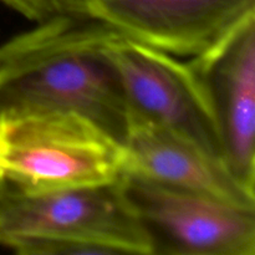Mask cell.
<instances>
[{"mask_svg":"<svg viewBox=\"0 0 255 255\" xmlns=\"http://www.w3.org/2000/svg\"><path fill=\"white\" fill-rule=\"evenodd\" d=\"M116 34L96 20L57 12L0 45V117L75 112L124 144L128 112L107 52Z\"/></svg>","mask_w":255,"mask_h":255,"instance_id":"1","label":"cell"},{"mask_svg":"<svg viewBox=\"0 0 255 255\" xmlns=\"http://www.w3.org/2000/svg\"><path fill=\"white\" fill-rule=\"evenodd\" d=\"M0 246L20 255H151L122 178L102 186L26 192L0 177Z\"/></svg>","mask_w":255,"mask_h":255,"instance_id":"2","label":"cell"},{"mask_svg":"<svg viewBox=\"0 0 255 255\" xmlns=\"http://www.w3.org/2000/svg\"><path fill=\"white\" fill-rule=\"evenodd\" d=\"M126 169L124 144L75 112L0 117V177L26 192L114 183Z\"/></svg>","mask_w":255,"mask_h":255,"instance_id":"3","label":"cell"},{"mask_svg":"<svg viewBox=\"0 0 255 255\" xmlns=\"http://www.w3.org/2000/svg\"><path fill=\"white\" fill-rule=\"evenodd\" d=\"M151 255H254L255 208L125 173Z\"/></svg>","mask_w":255,"mask_h":255,"instance_id":"4","label":"cell"},{"mask_svg":"<svg viewBox=\"0 0 255 255\" xmlns=\"http://www.w3.org/2000/svg\"><path fill=\"white\" fill-rule=\"evenodd\" d=\"M107 52L119 74L129 120H143L188 137L223 161L216 121L188 62L116 34Z\"/></svg>","mask_w":255,"mask_h":255,"instance_id":"5","label":"cell"},{"mask_svg":"<svg viewBox=\"0 0 255 255\" xmlns=\"http://www.w3.org/2000/svg\"><path fill=\"white\" fill-rule=\"evenodd\" d=\"M59 12L96 20L121 36L191 59L255 12V0H61Z\"/></svg>","mask_w":255,"mask_h":255,"instance_id":"6","label":"cell"},{"mask_svg":"<svg viewBox=\"0 0 255 255\" xmlns=\"http://www.w3.org/2000/svg\"><path fill=\"white\" fill-rule=\"evenodd\" d=\"M188 65L216 121L223 162L255 192V12Z\"/></svg>","mask_w":255,"mask_h":255,"instance_id":"7","label":"cell"},{"mask_svg":"<svg viewBox=\"0 0 255 255\" xmlns=\"http://www.w3.org/2000/svg\"><path fill=\"white\" fill-rule=\"evenodd\" d=\"M124 148L125 173L255 208V192L237 181L222 159L173 129L129 120Z\"/></svg>","mask_w":255,"mask_h":255,"instance_id":"8","label":"cell"},{"mask_svg":"<svg viewBox=\"0 0 255 255\" xmlns=\"http://www.w3.org/2000/svg\"><path fill=\"white\" fill-rule=\"evenodd\" d=\"M25 19L40 22L60 11L61 0H0Z\"/></svg>","mask_w":255,"mask_h":255,"instance_id":"9","label":"cell"}]
</instances>
